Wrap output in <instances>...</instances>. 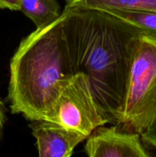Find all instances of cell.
Instances as JSON below:
<instances>
[{
    "mask_svg": "<svg viewBox=\"0 0 156 157\" xmlns=\"http://www.w3.org/2000/svg\"><path fill=\"white\" fill-rule=\"evenodd\" d=\"M61 32L73 74L87 75L95 97L116 123L142 32L106 11L66 6Z\"/></svg>",
    "mask_w": 156,
    "mask_h": 157,
    "instance_id": "cell-1",
    "label": "cell"
},
{
    "mask_svg": "<svg viewBox=\"0 0 156 157\" xmlns=\"http://www.w3.org/2000/svg\"><path fill=\"white\" fill-rule=\"evenodd\" d=\"M62 15L23 38L11 58L8 98L13 114L44 120L73 75L61 32Z\"/></svg>",
    "mask_w": 156,
    "mask_h": 157,
    "instance_id": "cell-2",
    "label": "cell"
},
{
    "mask_svg": "<svg viewBox=\"0 0 156 157\" xmlns=\"http://www.w3.org/2000/svg\"><path fill=\"white\" fill-rule=\"evenodd\" d=\"M156 115V41L138 40L116 123L142 134Z\"/></svg>",
    "mask_w": 156,
    "mask_h": 157,
    "instance_id": "cell-3",
    "label": "cell"
},
{
    "mask_svg": "<svg viewBox=\"0 0 156 157\" xmlns=\"http://www.w3.org/2000/svg\"><path fill=\"white\" fill-rule=\"evenodd\" d=\"M44 120L87 137L98 127L111 123L83 73L74 74L67 80Z\"/></svg>",
    "mask_w": 156,
    "mask_h": 157,
    "instance_id": "cell-4",
    "label": "cell"
},
{
    "mask_svg": "<svg viewBox=\"0 0 156 157\" xmlns=\"http://www.w3.org/2000/svg\"><path fill=\"white\" fill-rule=\"evenodd\" d=\"M84 152L89 157H148L141 135L117 126H99L87 138Z\"/></svg>",
    "mask_w": 156,
    "mask_h": 157,
    "instance_id": "cell-5",
    "label": "cell"
},
{
    "mask_svg": "<svg viewBox=\"0 0 156 157\" xmlns=\"http://www.w3.org/2000/svg\"><path fill=\"white\" fill-rule=\"evenodd\" d=\"M29 127L36 139L40 157H70L75 147L87 136L50 121H31Z\"/></svg>",
    "mask_w": 156,
    "mask_h": 157,
    "instance_id": "cell-6",
    "label": "cell"
},
{
    "mask_svg": "<svg viewBox=\"0 0 156 157\" xmlns=\"http://www.w3.org/2000/svg\"><path fill=\"white\" fill-rule=\"evenodd\" d=\"M19 11L35 24L36 29L54 22L62 15L58 0H21Z\"/></svg>",
    "mask_w": 156,
    "mask_h": 157,
    "instance_id": "cell-7",
    "label": "cell"
},
{
    "mask_svg": "<svg viewBox=\"0 0 156 157\" xmlns=\"http://www.w3.org/2000/svg\"><path fill=\"white\" fill-rule=\"evenodd\" d=\"M66 7L156 11V0H65Z\"/></svg>",
    "mask_w": 156,
    "mask_h": 157,
    "instance_id": "cell-8",
    "label": "cell"
},
{
    "mask_svg": "<svg viewBox=\"0 0 156 157\" xmlns=\"http://www.w3.org/2000/svg\"><path fill=\"white\" fill-rule=\"evenodd\" d=\"M128 23L147 36L156 41V11L108 9L103 10Z\"/></svg>",
    "mask_w": 156,
    "mask_h": 157,
    "instance_id": "cell-9",
    "label": "cell"
},
{
    "mask_svg": "<svg viewBox=\"0 0 156 157\" xmlns=\"http://www.w3.org/2000/svg\"><path fill=\"white\" fill-rule=\"evenodd\" d=\"M142 141L156 148V115L145 131L141 134Z\"/></svg>",
    "mask_w": 156,
    "mask_h": 157,
    "instance_id": "cell-10",
    "label": "cell"
},
{
    "mask_svg": "<svg viewBox=\"0 0 156 157\" xmlns=\"http://www.w3.org/2000/svg\"><path fill=\"white\" fill-rule=\"evenodd\" d=\"M21 0H0V9L19 11Z\"/></svg>",
    "mask_w": 156,
    "mask_h": 157,
    "instance_id": "cell-11",
    "label": "cell"
},
{
    "mask_svg": "<svg viewBox=\"0 0 156 157\" xmlns=\"http://www.w3.org/2000/svg\"><path fill=\"white\" fill-rule=\"evenodd\" d=\"M5 124H6V107L3 101L0 99V146L2 140Z\"/></svg>",
    "mask_w": 156,
    "mask_h": 157,
    "instance_id": "cell-12",
    "label": "cell"
}]
</instances>
